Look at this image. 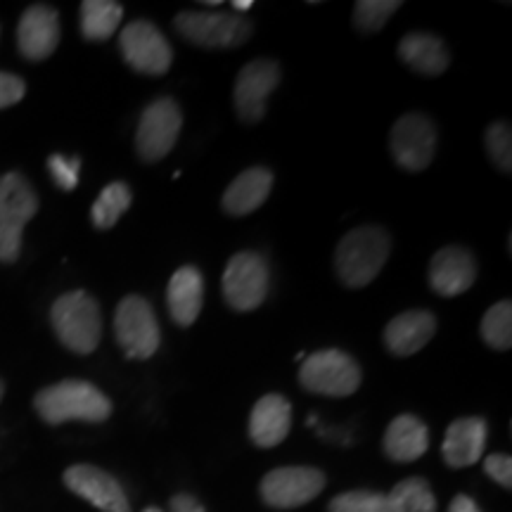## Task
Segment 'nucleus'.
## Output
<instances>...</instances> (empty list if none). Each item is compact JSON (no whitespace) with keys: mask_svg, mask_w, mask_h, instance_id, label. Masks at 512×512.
I'll use <instances>...</instances> for the list:
<instances>
[{"mask_svg":"<svg viewBox=\"0 0 512 512\" xmlns=\"http://www.w3.org/2000/svg\"><path fill=\"white\" fill-rule=\"evenodd\" d=\"M437 332V318L430 311H403L384 328V347L394 356H413L427 347Z\"/></svg>","mask_w":512,"mask_h":512,"instance_id":"a211bd4d","label":"nucleus"},{"mask_svg":"<svg viewBox=\"0 0 512 512\" xmlns=\"http://www.w3.org/2000/svg\"><path fill=\"white\" fill-rule=\"evenodd\" d=\"M489 427L482 418H460L448 427L441 456L451 467H470L482 460Z\"/></svg>","mask_w":512,"mask_h":512,"instance_id":"6ab92c4d","label":"nucleus"},{"mask_svg":"<svg viewBox=\"0 0 512 512\" xmlns=\"http://www.w3.org/2000/svg\"><path fill=\"white\" fill-rule=\"evenodd\" d=\"M252 0H235L233 3V10H238V12H245V10H249L252 8ZM238 12H235V15H238Z\"/></svg>","mask_w":512,"mask_h":512,"instance_id":"c9c22d12","label":"nucleus"},{"mask_svg":"<svg viewBox=\"0 0 512 512\" xmlns=\"http://www.w3.org/2000/svg\"><path fill=\"white\" fill-rule=\"evenodd\" d=\"M114 335L126 358L133 361H147L155 356L162 342V332L150 302L138 294H128L117 306L114 313Z\"/></svg>","mask_w":512,"mask_h":512,"instance_id":"423d86ee","label":"nucleus"},{"mask_svg":"<svg viewBox=\"0 0 512 512\" xmlns=\"http://www.w3.org/2000/svg\"><path fill=\"white\" fill-rule=\"evenodd\" d=\"M183 126V112L174 98H157L140 114L136 152L143 162H159L174 150Z\"/></svg>","mask_w":512,"mask_h":512,"instance_id":"1a4fd4ad","label":"nucleus"},{"mask_svg":"<svg viewBox=\"0 0 512 512\" xmlns=\"http://www.w3.org/2000/svg\"><path fill=\"white\" fill-rule=\"evenodd\" d=\"M273 190V171L266 166H252L242 171L228 190L223 192V211L230 216H247L254 214L268 200Z\"/></svg>","mask_w":512,"mask_h":512,"instance_id":"412c9836","label":"nucleus"},{"mask_svg":"<svg viewBox=\"0 0 512 512\" xmlns=\"http://www.w3.org/2000/svg\"><path fill=\"white\" fill-rule=\"evenodd\" d=\"M36 413L48 425L62 422H105L112 415V401L91 382L64 380L41 389L34 399Z\"/></svg>","mask_w":512,"mask_h":512,"instance_id":"f257e3e1","label":"nucleus"},{"mask_svg":"<svg viewBox=\"0 0 512 512\" xmlns=\"http://www.w3.org/2000/svg\"><path fill=\"white\" fill-rule=\"evenodd\" d=\"M325 484H328V477L316 467H278L261 479V498L266 505L278 510L302 508L325 489Z\"/></svg>","mask_w":512,"mask_h":512,"instance_id":"9b49d317","label":"nucleus"},{"mask_svg":"<svg viewBox=\"0 0 512 512\" xmlns=\"http://www.w3.org/2000/svg\"><path fill=\"white\" fill-rule=\"evenodd\" d=\"M328 512H394V505L375 491H347L332 498Z\"/></svg>","mask_w":512,"mask_h":512,"instance_id":"c85d7f7f","label":"nucleus"},{"mask_svg":"<svg viewBox=\"0 0 512 512\" xmlns=\"http://www.w3.org/2000/svg\"><path fill=\"white\" fill-rule=\"evenodd\" d=\"M3 394H5V384L0 380V401H3Z\"/></svg>","mask_w":512,"mask_h":512,"instance_id":"e433bc0d","label":"nucleus"},{"mask_svg":"<svg viewBox=\"0 0 512 512\" xmlns=\"http://www.w3.org/2000/svg\"><path fill=\"white\" fill-rule=\"evenodd\" d=\"M171 318L181 328H190L200 316L204 304V275L195 266H181L171 275L169 290H166Z\"/></svg>","mask_w":512,"mask_h":512,"instance_id":"aec40b11","label":"nucleus"},{"mask_svg":"<svg viewBox=\"0 0 512 512\" xmlns=\"http://www.w3.org/2000/svg\"><path fill=\"white\" fill-rule=\"evenodd\" d=\"M392 252V238L380 226L354 228L342 238L335 252L339 280L347 287H366L380 275Z\"/></svg>","mask_w":512,"mask_h":512,"instance_id":"f03ea898","label":"nucleus"},{"mask_svg":"<svg viewBox=\"0 0 512 512\" xmlns=\"http://www.w3.org/2000/svg\"><path fill=\"white\" fill-rule=\"evenodd\" d=\"M482 339L496 351H508L512 347V304L508 299L484 313Z\"/></svg>","mask_w":512,"mask_h":512,"instance_id":"bb28decb","label":"nucleus"},{"mask_svg":"<svg viewBox=\"0 0 512 512\" xmlns=\"http://www.w3.org/2000/svg\"><path fill=\"white\" fill-rule=\"evenodd\" d=\"M19 53L31 62H41L55 53L60 43V15L50 5H31L17 27Z\"/></svg>","mask_w":512,"mask_h":512,"instance_id":"2eb2a0df","label":"nucleus"},{"mask_svg":"<svg viewBox=\"0 0 512 512\" xmlns=\"http://www.w3.org/2000/svg\"><path fill=\"white\" fill-rule=\"evenodd\" d=\"M399 8V0H358L354 5L356 29L363 34H377Z\"/></svg>","mask_w":512,"mask_h":512,"instance_id":"cd10ccee","label":"nucleus"},{"mask_svg":"<svg viewBox=\"0 0 512 512\" xmlns=\"http://www.w3.org/2000/svg\"><path fill=\"white\" fill-rule=\"evenodd\" d=\"M79 169L81 159H67L62 155H53L48 159V171L53 176V181L60 185L62 190H74L79 183Z\"/></svg>","mask_w":512,"mask_h":512,"instance_id":"7c9ffc66","label":"nucleus"},{"mask_svg":"<svg viewBox=\"0 0 512 512\" xmlns=\"http://www.w3.org/2000/svg\"><path fill=\"white\" fill-rule=\"evenodd\" d=\"M389 150L394 162L406 171H422L432 164L437 150V128L425 114H406L389 133Z\"/></svg>","mask_w":512,"mask_h":512,"instance_id":"f8f14e48","label":"nucleus"},{"mask_svg":"<svg viewBox=\"0 0 512 512\" xmlns=\"http://www.w3.org/2000/svg\"><path fill=\"white\" fill-rule=\"evenodd\" d=\"M124 8L114 0H83L81 3V34L88 41H107L119 29Z\"/></svg>","mask_w":512,"mask_h":512,"instance_id":"b1692460","label":"nucleus"},{"mask_svg":"<svg viewBox=\"0 0 512 512\" xmlns=\"http://www.w3.org/2000/svg\"><path fill=\"white\" fill-rule=\"evenodd\" d=\"M292 427V406L283 394H266L249 415V437L256 446L273 448L287 439Z\"/></svg>","mask_w":512,"mask_h":512,"instance_id":"f3484780","label":"nucleus"},{"mask_svg":"<svg viewBox=\"0 0 512 512\" xmlns=\"http://www.w3.org/2000/svg\"><path fill=\"white\" fill-rule=\"evenodd\" d=\"M174 29L192 46L209 50L238 48L252 36V22L235 12L185 10L174 19Z\"/></svg>","mask_w":512,"mask_h":512,"instance_id":"39448f33","label":"nucleus"},{"mask_svg":"<svg viewBox=\"0 0 512 512\" xmlns=\"http://www.w3.org/2000/svg\"><path fill=\"white\" fill-rule=\"evenodd\" d=\"M64 484L83 501H88L102 512H131L124 486L114 479L110 472L95 465H72L64 472Z\"/></svg>","mask_w":512,"mask_h":512,"instance_id":"4468645a","label":"nucleus"},{"mask_svg":"<svg viewBox=\"0 0 512 512\" xmlns=\"http://www.w3.org/2000/svg\"><path fill=\"white\" fill-rule=\"evenodd\" d=\"M430 285L441 297L465 294L477 280V261L467 249L451 245L439 249L430 261Z\"/></svg>","mask_w":512,"mask_h":512,"instance_id":"dca6fc26","label":"nucleus"},{"mask_svg":"<svg viewBox=\"0 0 512 512\" xmlns=\"http://www.w3.org/2000/svg\"><path fill=\"white\" fill-rule=\"evenodd\" d=\"M448 512H482L479 510V505L472 501L470 496H465V494H460V496H456L451 501V508H448Z\"/></svg>","mask_w":512,"mask_h":512,"instance_id":"f704fd0d","label":"nucleus"},{"mask_svg":"<svg viewBox=\"0 0 512 512\" xmlns=\"http://www.w3.org/2000/svg\"><path fill=\"white\" fill-rule=\"evenodd\" d=\"M484 470L491 479H496L503 489H510L512 486V460L505 453H491L489 458L484 460Z\"/></svg>","mask_w":512,"mask_h":512,"instance_id":"473e14b6","label":"nucleus"},{"mask_svg":"<svg viewBox=\"0 0 512 512\" xmlns=\"http://www.w3.org/2000/svg\"><path fill=\"white\" fill-rule=\"evenodd\" d=\"M143 512H164V510H159V508H145Z\"/></svg>","mask_w":512,"mask_h":512,"instance_id":"4c0bfd02","label":"nucleus"},{"mask_svg":"<svg viewBox=\"0 0 512 512\" xmlns=\"http://www.w3.org/2000/svg\"><path fill=\"white\" fill-rule=\"evenodd\" d=\"M387 498L392 501L394 512H437V498L430 484L420 477L403 479Z\"/></svg>","mask_w":512,"mask_h":512,"instance_id":"a878e982","label":"nucleus"},{"mask_svg":"<svg viewBox=\"0 0 512 512\" xmlns=\"http://www.w3.org/2000/svg\"><path fill=\"white\" fill-rule=\"evenodd\" d=\"M486 150H489L491 159L498 166V171L503 174H510L512 171V131L508 121H496V124L489 126L484 136Z\"/></svg>","mask_w":512,"mask_h":512,"instance_id":"c756f323","label":"nucleus"},{"mask_svg":"<svg viewBox=\"0 0 512 512\" xmlns=\"http://www.w3.org/2000/svg\"><path fill=\"white\" fill-rule=\"evenodd\" d=\"M131 200H133L131 188H128L126 183L114 181L107 185V188L100 192L98 200H95L93 209H91L93 226L100 230L112 228L114 223H117L121 216L126 214L128 207H131Z\"/></svg>","mask_w":512,"mask_h":512,"instance_id":"393cba45","label":"nucleus"},{"mask_svg":"<svg viewBox=\"0 0 512 512\" xmlns=\"http://www.w3.org/2000/svg\"><path fill=\"white\" fill-rule=\"evenodd\" d=\"M361 368L347 351L323 349L304 358L299 368V384L311 394L351 396L361 387Z\"/></svg>","mask_w":512,"mask_h":512,"instance_id":"0eeeda50","label":"nucleus"},{"mask_svg":"<svg viewBox=\"0 0 512 512\" xmlns=\"http://www.w3.org/2000/svg\"><path fill=\"white\" fill-rule=\"evenodd\" d=\"M399 57L413 72L425 76H439L448 69V50L439 36L427 34V31H411L401 38Z\"/></svg>","mask_w":512,"mask_h":512,"instance_id":"5701e85b","label":"nucleus"},{"mask_svg":"<svg viewBox=\"0 0 512 512\" xmlns=\"http://www.w3.org/2000/svg\"><path fill=\"white\" fill-rule=\"evenodd\" d=\"M119 48L128 67L136 69L138 74L162 76L169 72L171 62H174L171 43L147 19H136V22L126 24L119 36Z\"/></svg>","mask_w":512,"mask_h":512,"instance_id":"9d476101","label":"nucleus"},{"mask_svg":"<svg viewBox=\"0 0 512 512\" xmlns=\"http://www.w3.org/2000/svg\"><path fill=\"white\" fill-rule=\"evenodd\" d=\"M268 285H271V268L268 261L256 252H240L230 256L223 271V299L233 311L247 313L264 304Z\"/></svg>","mask_w":512,"mask_h":512,"instance_id":"6e6552de","label":"nucleus"},{"mask_svg":"<svg viewBox=\"0 0 512 512\" xmlns=\"http://www.w3.org/2000/svg\"><path fill=\"white\" fill-rule=\"evenodd\" d=\"M50 323L57 339L74 354L88 356L98 349L102 339L100 304L88 292L62 294L50 309Z\"/></svg>","mask_w":512,"mask_h":512,"instance_id":"7ed1b4c3","label":"nucleus"},{"mask_svg":"<svg viewBox=\"0 0 512 512\" xmlns=\"http://www.w3.org/2000/svg\"><path fill=\"white\" fill-rule=\"evenodd\" d=\"M169 508H171V512H207V510H204V505L190 494L174 496V498H171Z\"/></svg>","mask_w":512,"mask_h":512,"instance_id":"72a5a7b5","label":"nucleus"},{"mask_svg":"<svg viewBox=\"0 0 512 512\" xmlns=\"http://www.w3.org/2000/svg\"><path fill=\"white\" fill-rule=\"evenodd\" d=\"M280 83V67L273 60H254L235 79V112L245 124H259L266 114V100Z\"/></svg>","mask_w":512,"mask_h":512,"instance_id":"ddd939ff","label":"nucleus"},{"mask_svg":"<svg viewBox=\"0 0 512 512\" xmlns=\"http://www.w3.org/2000/svg\"><path fill=\"white\" fill-rule=\"evenodd\" d=\"M382 446L387 458H392L394 463H413L425 456V451L430 448V432L420 418L403 413L387 427Z\"/></svg>","mask_w":512,"mask_h":512,"instance_id":"4be33fe9","label":"nucleus"},{"mask_svg":"<svg viewBox=\"0 0 512 512\" xmlns=\"http://www.w3.org/2000/svg\"><path fill=\"white\" fill-rule=\"evenodd\" d=\"M24 93H27V83H24V79H19L17 74L0 72V110L17 105V102L24 98Z\"/></svg>","mask_w":512,"mask_h":512,"instance_id":"2f4dec72","label":"nucleus"},{"mask_svg":"<svg viewBox=\"0 0 512 512\" xmlns=\"http://www.w3.org/2000/svg\"><path fill=\"white\" fill-rule=\"evenodd\" d=\"M38 211V197L31 183L17 171L0 176V261L15 264L22 252L24 226Z\"/></svg>","mask_w":512,"mask_h":512,"instance_id":"20e7f679","label":"nucleus"}]
</instances>
